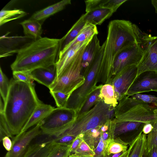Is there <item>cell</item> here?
<instances>
[{"label":"cell","instance_id":"1","mask_svg":"<svg viewBox=\"0 0 157 157\" xmlns=\"http://www.w3.org/2000/svg\"><path fill=\"white\" fill-rule=\"evenodd\" d=\"M10 82L3 113L13 136L21 133L36 108L43 102L37 97L33 83L17 81L13 78Z\"/></svg>","mask_w":157,"mask_h":157},{"label":"cell","instance_id":"2","mask_svg":"<svg viewBox=\"0 0 157 157\" xmlns=\"http://www.w3.org/2000/svg\"><path fill=\"white\" fill-rule=\"evenodd\" d=\"M100 70L99 82L111 84L113 63L122 50L137 43L133 24L130 21L115 20L108 26L107 35Z\"/></svg>","mask_w":157,"mask_h":157},{"label":"cell","instance_id":"3","mask_svg":"<svg viewBox=\"0 0 157 157\" xmlns=\"http://www.w3.org/2000/svg\"><path fill=\"white\" fill-rule=\"evenodd\" d=\"M60 39L42 37L30 42L17 52L11 65L13 71L29 72L56 63Z\"/></svg>","mask_w":157,"mask_h":157},{"label":"cell","instance_id":"4","mask_svg":"<svg viewBox=\"0 0 157 157\" xmlns=\"http://www.w3.org/2000/svg\"><path fill=\"white\" fill-rule=\"evenodd\" d=\"M114 109L112 106L105 103L101 99L89 111L77 117L62 134L76 137L88 130L103 125L112 119Z\"/></svg>","mask_w":157,"mask_h":157},{"label":"cell","instance_id":"5","mask_svg":"<svg viewBox=\"0 0 157 157\" xmlns=\"http://www.w3.org/2000/svg\"><path fill=\"white\" fill-rule=\"evenodd\" d=\"M105 43L101 46L93 61L83 73L85 79L83 84L69 96L64 107L74 110L77 113L89 95L98 87L101 65Z\"/></svg>","mask_w":157,"mask_h":157},{"label":"cell","instance_id":"6","mask_svg":"<svg viewBox=\"0 0 157 157\" xmlns=\"http://www.w3.org/2000/svg\"><path fill=\"white\" fill-rule=\"evenodd\" d=\"M86 46L82 48L69 64L56 76L49 88L50 91H59L70 95L84 83L82 73V56Z\"/></svg>","mask_w":157,"mask_h":157},{"label":"cell","instance_id":"7","mask_svg":"<svg viewBox=\"0 0 157 157\" xmlns=\"http://www.w3.org/2000/svg\"><path fill=\"white\" fill-rule=\"evenodd\" d=\"M76 117L77 113L73 109L55 108L42 121L40 127L42 134L57 137L68 128Z\"/></svg>","mask_w":157,"mask_h":157},{"label":"cell","instance_id":"8","mask_svg":"<svg viewBox=\"0 0 157 157\" xmlns=\"http://www.w3.org/2000/svg\"><path fill=\"white\" fill-rule=\"evenodd\" d=\"M42 121L30 130L13 137L12 148L7 152L4 157H24L32 141L42 134L40 127Z\"/></svg>","mask_w":157,"mask_h":157},{"label":"cell","instance_id":"9","mask_svg":"<svg viewBox=\"0 0 157 157\" xmlns=\"http://www.w3.org/2000/svg\"><path fill=\"white\" fill-rule=\"evenodd\" d=\"M143 55V52L137 43L121 51L116 56L113 63L112 78L125 67L134 65H137Z\"/></svg>","mask_w":157,"mask_h":157},{"label":"cell","instance_id":"10","mask_svg":"<svg viewBox=\"0 0 157 157\" xmlns=\"http://www.w3.org/2000/svg\"><path fill=\"white\" fill-rule=\"evenodd\" d=\"M137 73V65H130L124 68L113 77L111 85L113 86L117 101L126 95L128 90L136 78Z\"/></svg>","mask_w":157,"mask_h":157},{"label":"cell","instance_id":"11","mask_svg":"<svg viewBox=\"0 0 157 157\" xmlns=\"http://www.w3.org/2000/svg\"><path fill=\"white\" fill-rule=\"evenodd\" d=\"M150 91L157 92V72L148 71L140 74L136 78L126 95L129 97Z\"/></svg>","mask_w":157,"mask_h":157},{"label":"cell","instance_id":"12","mask_svg":"<svg viewBox=\"0 0 157 157\" xmlns=\"http://www.w3.org/2000/svg\"><path fill=\"white\" fill-rule=\"evenodd\" d=\"M137 66L136 77L144 72H157V36L144 53L141 61Z\"/></svg>","mask_w":157,"mask_h":157},{"label":"cell","instance_id":"13","mask_svg":"<svg viewBox=\"0 0 157 157\" xmlns=\"http://www.w3.org/2000/svg\"><path fill=\"white\" fill-rule=\"evenodd\" d=\"M93 37L75 45L64 52L58 54L56 62V76L70 63L80 50L87 45Z\"/></svg>","mask_w":157,"mask_h":157},{"label":"cell","instance_id":"14","mask_svg":"<svg viewBox=\"0 0 157 157\" xmlns=\"http://www.w3.org/2000/svg\"><path fill=\"white\" fill-rule=\"evenodd\" d=\"M32 79L48 88L53 83L56 76L55 64L47 67H41L27 72Z\"/></svg>","mask_w":157,"mask_h":157},{"label":"cell","instance_id":"15","mask_svg":"<svg viewBox=\"0 0 157 157\" xmlns=\"http://www.w3.org/2000/svg\"><path fill=\"white\" fill-rule=\"evenodd\" d=\"M101 46L97 35H94L86 46L82 55V75L93 61Z\"/></svg>","mask_w":157,"mask_h":157},{"label":"cell","instance_id":"16","mask_svg":"<svg viewBox=\"0 0 157 157\" xmlns=\"http://www.w3.org/2000/svg\"><path fill=\"white\" fill-rule=\"evenodd\" d=\"M71 3V0L61 1L36 12L29 19L36 21L42 24L47 18L61 11Z\"/></svg>","mask_w":157,"mask_h":157},{"label":"cell","instance_id":"17","mask_svg":"<svg viewBox=\"0 0 157 157\" xmlns=\"http://www.w3.org/2000/svg\"><path fill=\"white\" fill-rule=\"evenodd\" d=\"M55 108L50 105L43 103L39 105L19 135L26 131L31 127L36 125L43 121Z\"/></svg>","mask_w":157,"mask_h":157},{"label":"cell","instance_id":"18","mask_svg":"<svg viewBox=\"0 0 157 157\" xmlns=\"http://www.w3.org/2000/svg\"><path fill=\"white\" fill-rule=\"evenodd\" d=\"M114 13L111 9L101 8L86 12L82 15L84 21L96 25H101Z\"/></svg>","mask_w":157,"mask_h":157},{"label":"cell","instance_id":"19","mask_svg":"<svg viewBox=\"0 0 157 157\" xmlns=\"http://www.w3.org/2000/svg\"><path fill=\"white\" fill-rule=\"evenodd\" d=\"M147 136L141 130L129 143L127 157H143L146 150Z\"/></svg>","mask_w":157,"mask_h":157},{"label":"cell","instance_id":"20","mask_svg":"<svg viewBox=\"0 0 157 157\" xmlns=\"http://www.w3.org/2000/svg\"><path fill=\"white\" fill-rule=\"evenodd\" d=\"M127 0H89L85 1L86 11L89 12L98 8L110 9L115 12Z\"/></svg>","mask_w":157,"mask_h":157},{"label":"cell","instance_id":"21","mask_svg":"<svg viewBox=\"0 0 157 157\" xmlns=\"http://www.w3.org/2000/svg\"><path fill=\"white\" fill-rule=\"evenodd\" d=\"M98 33V31L96 25L86 22L75 39L58 53L64 52L75 45L83 42L88 39L92 37L94 35H97Z\"/></svg>","mask_w":157,"mask_h":157},{"label":"cell","instance_id":"22","mask_svg":"<svg viewBox=\"0 0 157 157\" xmlns=\"http://www.w3.org/2000/svg\"><path fill=\"white\" fill-rule=\"evenodd\" d=\"M22 27L25 36L33 40L42 37V24L39 22L30 19L26 20L20 23Z\"/></svg>","mask_w":157,"mask_h":157},{"label":"cell","instance_id":"23","mask_svg":"<svg viewBox=\"0 0 157 157\" xmlns=\"http://www.w3.org/2000/svg\"><path fill=\"white\" fill-rule=\"evenodd\" d=\"M86 23L83 21L82 15L66 34L60 39L58 53L62 51L75 39Z\"/></svg>","mask_w":157,"mask_h":157},{"label":"cell","instance_id":"24","mask_svg":"<svg viewBox=\"0 0 157 157\" xmlns=\"http://www.w3.org/2000/svg\"><path fill=\"white\" fill-rule=\"evenodd\" d=\"M114 123V138L121 134L140 130L141 131L146 124L140 122L119 121L113 119Z\"/></svg>","mask_w":157,"mask_h":157},{"label":"cell","instance_id":"25","mask_svg":"<svg viewBox=\"0 0 157 157\" xmlns=\"http://www.w3.org/2000/svg\"><path fill=\"white\" fill-rule=\"evenodd\" d=\"M55 146L48 141L30 145L24 157H48Z\"/></svg>","mask_w":157,"mask_h":157},{"label":"cell","instance_id":"26","mask_svg":"<svg viewBox=\"0 0 157 157\" xmlns=\"http://www.w3.org/2000/svg\"><path fill=\"white\" fill-rule=\"evenodd\" d=\"M133 27L137 44L140 45L144 53L148 48L156 36H152L151 35L143 32L135 24H133Z\"/></svg>","mask_w":157,"mask_h":157},{"label":"cell","instance_id":"27","mask_svg":"<svg viewBox=\"0 0 157 157\" xmlns=\"http://www.w3.org/2000/svg\"><path fill=\"white\" fill-rule=\"evenodd\" d=\"M99 97L105 103L111 105L114 109L118 103L115 97L113 86L111 84H105L102 85Z\"/></svg>","mask_w":157,"mask_h":157},{"label":"cell","instance_id":"28","mask_svg":"<svg viewBox=\"0 0 157 157\" xmlns=\"http://www.w3.org/2000/svg\"><path fill=\"white\" fill-rule=\"evenodd\" d=\"M103 85H98L88 97L83 105L77 114V117L79 116L88 111L91 109L101 99L99 97L101 88Z\"/></svg>","mask_w":157,"mask_h":157},{"label":"cell","instance_id":"29","mask_svg":"<svg viewBox=\"0 0 157 157\" xmlns=\"http://www.w3.org/2000/svg\"><path fill=\"white\" fill-rule=\"evenodd\" d=\"M24 10L18 9L2 10L0 12V25L10 21L24 17L27 14Z\"/></svg>","mask_w":157,"mask_h":157},{"label":"cell","instance_id":"30","mask_svg":"<svg viewBox=\"0 0 157 157\" xmlns=\"http://www.w3.org/2000/svg\"><path fill=\"white\" fill-rule=\"evenodd\" d=\"M102 126L88 130L83 134V140L93 151L100 141Z\"/></svg>","mask_w":157,"mask_h":157},{"label":"cell","instance_id":"31","mask_svg":"<svg viewBox=\"0 0 157 157\" xmlns=\"http://www.w3.org/2000/svg\"><path fill=\"white\" fill-rule=\"evenodd\" d=\"M128 143L124 141L118 136L112 139L107 147V157L111 154L126 151L128 149Z\"/></svg>","mask_w":157,"mask_h":157},{"label":"cell","instance_id":"32","mask_svg":"<svg viewBox=\"0 0 157 157\" xmlns=\"http://www.w3.org/2000/svg\"><path fill=\"white\" fill-rule=\"evenodd\" d=\"M94 151L83 140L69 157H94Z\"/></svg>","mask_w":157,"mask_h":157},{"label":"cell","instance_id":"33","mask_svg":"<svg viewBox=\"0 0 157 157\" xmlns=\"http://www.w3.org/2000/svg\"><path fill=\"white\" fill-rule=\"evenodd\" d=\"M10 86V82L6 75L3 72L1 67L0 68V92L1 96L5 104Z\"/></svg>","mask_w":157,"mask_h":157},{"label":"cell","instance_id":"34","mask_svg":"<svg viewBox=\"0 0 157 157\" xmlns=\"http://www.w3.org/2000/svg\"><path fill=\"white\" fill-rule=\"evenodd\" d=\"M153 128L147 136L145 153H148L154 147H157V121L152 124Z\"/></svg>","mask_w":157,"mask_h":157},{"label":"cell","instance_id":"35","mask_svg":"<svg viewBox=\"0 0 157 157\" xmlns=\"http://www.w3.org/2000/svg\"><path fill=\"white\" fill-rule=\"evenodd\" d=\"M70 146L56 145L48 157H69L71 154Z\"/></svg>","mask_w":157,"mask_h":157},{"label":"cell","instance_id":"36","mask_svg":"<svg viewBox=\"0 0 157 157\" xmlns=\"http://www.w3.org/2000/svg\"><path fill=\"white\" fill-rule=\"evenodd\" d=\"M0 135L1 141L6 136L13 138L6 121L3 112H0Z\"/></svg>","mask_w":157,"mask_h":157},{"label":"cell","instance_id":"37","mask_svg":"<svg viewBox=\"0 0 157 157\" xmlns=\"http://www.w3.org/2000/svg\"><path fill=\"white\" fill-rule=\"evenodd\" d=\"M50 92L54 98L57 107H64L70 95L59 91H50Z\"/></svg>","mask_w":157,"mask_h":157},{"label":"cell","instance_id":"38","mask_svg":"<svg viewBox=\"0 0 157 157\" xmlns=\"http://www.w3.org/2000/svg\"><path fill=\"white\" fill-rule=\"evenodd\" d=\"M111 140H100L94 150V157H107V149Z\"/></svg>","mask_w":157,"mask_h":157},{"label":"cell","instance_id":"39","mask_svg":"<svg viewBox=\"0 0 157 157\" xmlns=\"http://www.w3.org/2000/svg\"><path fill=\"white\" fill-rule=\"evenodd\" d=\"M13 78L17 81L32 84L33 80L27 72L21 71H13Z\"/></svg>","mask_w":157,"mask_h":157},{"label":"cell","instance_id":"40","mask_svg":"<svg viewBox=\"0 0 157 157\" xmlns=\"http://www.w3.org/2000/svg\"><path fill=\"white\" fill-rule=\"evenodd\" d=\"M133 99L149 104H153L157 100V97L154 95L136 94L131 96Z\"/></svg>","mask_w":157,"mask_h":157},{"label":"cell","instance_id":"41","mask_svg":"<svg viewBox=\"0 0 157 157\" xmlns=\"http://www.w3.org/2000/svg\"><path fill=\"white\" fill-rule=\"evenodd\" d=\"M83 140V134H80L76 137L70 146V150L71 153L74 152Z\"/></svg>","mask_w":157,"mask_h":157},{"label":"cell","instance_id":"42","mask_svg":"<svg viewBox=\"0 0 157 157\" xmlns=\"http://www.w3.org/2000/svg\"><path fill=\"white\" fill-rule=\"evenodd\" d=\"M3 145L8 151H10L12 146V141L10 137L7 136L4 137L2 139Z\"/></svg>","mask_w":157,"mask_h":157},{"label":"cell","instance_id":"43","mask_svg":"<svg viewBox=\"0 0 157 157\" xmlns=\"http://www.w3.org/2000/svg\"><path fill=\"white\" fill-rule=\"evenodd\" d=\"M153 128V126L152 124L151 123L146 124L143 128L142 132L145 134H148L151 131Z\"/></svg>","mask_w":157,"mask_h":157},{"label":"cell","instance_id":"44","mask_svg":"<svg viewBox=\"0 0 157 157\" xmlns=\"http://www.w3.org/2000/svg\"><path fill=\"white\" fill-rule=\"evenodd\" d=\"M146 153L148 155L149 157H157V147H153Z\"/></svg>","mask_w":157,"mask_h":157},{"label":"cell","instance_id":"45","mask_svg":"<svg viewBox=\"0 0 157 157\" xmlns=\"http://www.w3.org/2000/svg\"><path fill=\"white\" fill-rule=\"evenodd\" d=\"M151 3L155 9V13L157 14V0H151Z\"/></svg>","mask_w":157,"mask_h":157},{"label":"cell","instance_id":"46","mask_svg":"<svg viewBox=\"0 0 157 157\" xmlns=\"http://www.w3.org/2000/svg\"><path fill=\"white\" fill-rule=\"evenodd\" d=\"M124 152H121L117 153L111 154L108 157H119Z\"/></svg>","mask_w":157,"mask_h":157},{"label":"cell","instance_id":"47","mask_svg":"<svg viewBox=\"0 0 157 157\" xmlns=\"http://www.w3.org/2000/svg\"><path fill=\"white\" fill-rule=\"evenodd\" d=\"M128 153V150L124 152L119 157H127Z\"/></svg>","mask_w":157,"mask_h":157},{"label":"cell","instance_id":"48","mask_svg":"<svg viewBox=\"0 0 157 157\" xmlns=\"http://www.w3.org/2000/svg\"><path fill=\"white\" fill-rule=\"evenodd\" d=\"M143 157H149V156L145 152V153L144 154V155H143Z\"/></svg>","mask_w":157,"mask_h":157},{"label":"cell","instance_id":"49","mask_svg":"<svg viewBox=\"0 0 157 157\" xmlns=\"http://www.w3.org/2000/svg\"><path fill=\"white\" fill-rule=\"evenodd\" d=\"M153 104L157 107V100Z\"/></svg>","mask_w":157,"mask_h":157}]
</instances>
